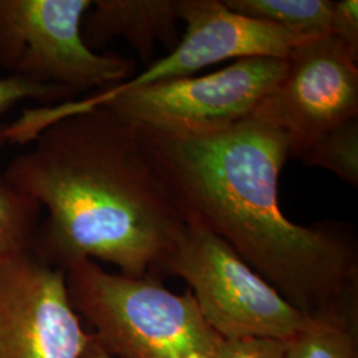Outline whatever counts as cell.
Wrapping results in <instances>:
<instances>
[{"label": "cell", "instance_id": "1", "mask_svg": "<svg viewBox=\"0 0 358 358\" xmlns=\"http://www.w3.org/2000/svg\"><path fill=\"white\" fill-rule=\"evenodd\" d=\"M142 131L186 219L222 238L304 315L358 312L356 227L301 226L282 213L279 180L291 157L280 129L252 115L207 136Z\"/></svg>", "mask_w": 358, "mask_h": 358}, {"label": "cell", "instance_id": "2", "mask_svg": "<svg viewBox=\"0 0 358 358\" xmlns=\"http://www.w3.org/2000/svg\"><path fill=\"white\" fill-rule=\"evenodd\" d=\"M3 176L47 210L31 250L63 271L154 275L187 220L142 129L101 103L45 125Z\"/></svg>", "mask_w": 358, "mask_h": 358}, {"label": "cell", "instance_id": "3", "mask_svg": "<svg viewBox=\"0 0 358 358\" xmlns=\"http://www.w3.org/2000/svg\"><path fill=\"white\" fill-rule=\"evenodd\" d=\"M71 303L113 358H217L222 337L190 291L177 294L153 275L110 273L81 260L65 269Z\"/></svg>", "mask_w": 358, "mask_h": 358}, {"label": "cell", "instance_id": "4", "mask_svg": "<svg viewBox=\"0 0 358 358\" xmlns=\"http://www.w3.org/2000/svg\"><path fill=\"white\" fill-rule=\"evenodd\" d=\"M183 279L208 325L222 338L287 341L308 320L229 244L187 217L153 276Z\"/></svg>", "mask_w": 358, "mask_h": 358}, {"label": "cell", "instance_id": "5", "mask_svg": "<svg viewBox=\"0 0 358 358\" xmlns=\"http://www.w3.org/2000/svg\"><path fill=\"white\" fill-rule=\"evenodd\" d=\"M285 71V59H244L205 76L134 88L118 84L105 90L101 105L149 131L207 136L250 118L279 85Z\"/></svg>", "mask_w": 358, "mask_h": 358}, {"label": "cell", "instance_id": "6", "mask_svg": "<svg viewBox=\"0 0 358 358\" xmlns=\"http://www.w3.org/2000/svg\"><path fill=\"white\" fill-rule=\"evenodd\" d=\"M92 0H0V65L11 75L77 96L131 78L136 63L92 51L83 20Z\"/></svg>", "mask_w": 358, "mask_h": 358}, {"label": "cell", "instance_id": "7", "mask_svg": "<svg viewBox=\"0 0 358 358\" xmlns=\"http://www.w3.org/2000/svg\"><path fill=\"white\" fill-rule=\"evenodd\" d=\"M285 62L282 81L254 115L280 129L299 159L322 134L358 118V55L325 35L294 47Z\"/></svg>", "mask_w": 358, "mask_h": 358}, {"label": "cell", "instance_id": "8", "mask_svg": "<svg viewBox=\"0 0 358 358\" xmlns=\"http://www.w3.org/2000/svg\"><path fill=\"white\" fill-rule=\"evenodd\" d=\"M90 341L63 269L32 250L0 262V358H80Z\"/></svg>", "mask_w": 358, "mask_h": 358}, {"label": "cell", "instance_id": "9", "mask_svg": "<svg viewBox=\"0 0 358 358\" xmlns=\"http://www.w3.org/2000/svg\"><path fill=\"white\" fill-rule=\"evenodd\" d=\"M178 19L186 26L178 44L138 76L122 83L125 88L194 76L231 59H285L294 47L315 40L235 13L223 0H178Z\"/></svg>", "mask_w": 358, "mask_h": 358}, {"label": "cell", "instance_id": "10", "mask_svg": "<svg viewBox=\"0 0 358 358\" xmlns=\"http://www.w3.org/2000/svg\"><path fill=\"white\" fill-rule=\"evenodd\" d=\"M178 0H96L81 31L92 51L122 38L150 65L158 43L170 51L178 44Z\"/></svg>", "mask_w": 358, "mask_h": 358}, {"label": "cell", "instance_id": "11", "mask_svg": "<svg viewBox=\"0 0 358 358\" xmlns=\"http://www.w3.org/2000/svg\"><path fill=\"white\" fill-rule=\"evenodd\" d=\"M358 312L309 316L285 341V358H358Z\"/></svg>", "mask_w": 358, "mask_h": 358}, {"label": "cell", "instance_id": "12", "mask_svg": "<svg viewBox=\"0 0 358 358\" xmlns=\"http://www.w3.org/2000/svg\"><path fill=\"white\" fill-rule=\"evenodd\" d=\"M235 13L272 23L308 38L329 35L331 0H223Z\"/></svg>", "mask_w": 358, "mask_h": 358}, {"label": "cell", "instance_id": "13", "mask_svg": "<svg viewBox=\"0 0 358 358\" xmlns=\"http://www.w3.org/2000/svg\"><path fill=\"white\" fill-rule=\"evenodd\" d=\"M40 215L38 202L0 176V262L31 250Z\"/></svg>", "mask_w": 358, "mask_h": 358}, {"label": "cell", "instance_id": "14", "mask_svg": "<svg viewBox=\"0 0 358 358\" xmlns=\"http://www.w3.org/2000/svg\"><path fill=\"white\" fill-rule=\"evenodd\" d=\"M306 166L333 173L353 189L358 187V118L329 130L299 157Z\"/></svg>", "mask_w": 358, "mask_h": 358}, {"label": "cell", "instance_id": "15", "mask_svg": "<svg viewBox=\"0 0 358 358\" xmlns=\"http://www.w3.org/2000/svg\"><path fill=\"white\" fill-rule=\"evenodd\" d=\"M76 96L59 87L38 84L26 77L10 75L0 77V118L23 100H35L53 106L71 103ZM11 140L8 129L0 128V148Z\"/></svg>", "mask_w": 358, "mask_h": 358}, {"label": "cell", "instance_id": "16", "mask_svg": "<svg viewBox=\"0 0 358 358\" xmlns=\"http://www.w3.org/2000/svg\"><path fill=\"white\" fill-rule=\"evenodd\" d=\"M285 341L267 337L223 338L217 358H285Z\"/></svg>", "mask_w": 358, "mask_h": 358}, {"label": "cell", "instance_id": "17", "mask_svg": "<svg viewBox=\"0 0 358 358\" xmlns=\"http://www.w3.org/2000/svg\"><path fill=\"white\" fill-rule=\"evenodd\" d=\"M329 35L344 43L358 55V1L337 0L332 3Z\"/></svg>", "mask_w": 358, "mask_h": 358}, {"label": "cell", "instance_id": "18", "mask_svg": "<svg viewBox=\"0 0 358 358\" xmlns=\"http://www.w3.org/2000/svg\"><path fill=\"white\" fill-rule=\"evenodd\" d=\"M80 358H113L103 346L99 344V341L94 338V336L90 333V344L85 348Z\"/></svg>", "mask_w": 358, "mask_h": 358}]
</instances>
